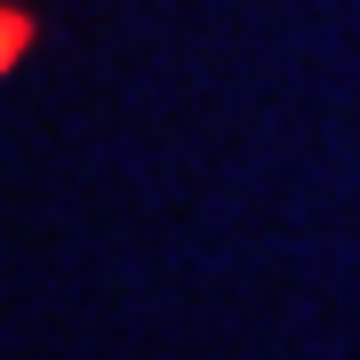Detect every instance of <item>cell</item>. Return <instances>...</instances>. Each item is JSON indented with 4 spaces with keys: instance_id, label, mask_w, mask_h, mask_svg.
<instances>
[{
    "instance_id": "6da1fadb",
    "label": "cell",
    "mask_w": 360,
    "mask_h": 360,
    "mask_svg": "<svg viewBox=\"0 0 360 360\" xmlns=\"http://www.w3.org/2000/svg\"><path fill=\"white\" fill-rule=\"evenodd\" d=\"M25 49H32V25H25L16 8H0V72H8V65H16Z\"/></svg>"
}]
</instances>
